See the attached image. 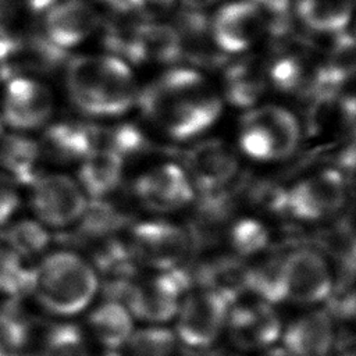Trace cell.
Here are the masks:
<instances>
[{
    "label": "cell",
    "instance_id": "42",
    "mask_svg": "<svg viewBox=\"0 0 356 356\" xmlns=\"http://www.w3.org/2000/svg\"><path fill=\"white\" fill-rule=\"evenodd\" d=\"M257 356H291V355L284 348L270 346V348L264 349L261 353H259Z\"/></svg>",
    "mask_w": 356,
    "mask_h": 356
},
{
    "label": "cell",
    "instance_id": "3",
    "mask_svg": "<svg viewBox=\"0 0 356 356\" xmlns=\"http://www.w3.org/2000/svg\"><path fill=\"white\" fill-rule=\"evenodd\" d=\"M97 275L89 261L72 252L46 256L32 273L31 291L50 313L72 316L82 312L97 291Z\"/></svg>",
    "mask_w": 356,
    "mask_h": 356
},
{
    "label": "cell",
    "instance_id": "6",
    "mask_svg": "<svg viewBox=\"0 0 356 356\" xmlns=\"http://www.w3.org/2000/svg\"><path fill=\"white\" fill-rule=\"evenodd\" d=\"M346 182L337 170L312 174L284 191V214L302 221H320L343 206Z\"/></svg>",
    "mask_w": 356,
    "mask_h": 356
},
{
    "label": "cell",
    "instance_id": "10",
    "mask_svg": "<svg viewBox=\"0 0 356 356\" xmlns=\"http://www.w3.org/2000/svg\"><path fill=\"white\" fill-rule=\"evenodd\" d=\"M31 186L32 210L42 224L64 228L81 220L88 202L76 181L64 174H39Z\"/></svg>",
    "mask_w": 356,
    "mask_h": 356
},
{
    "label": "cell",
    "instance_id": "40",
    "mask_svg": "<svg viewBox=\"0 0 356 356\" xmlns=\"http://www.w3.org/2000/svg\"><path fill=\"white\" fill-rule=\"evenodd\" d=\"M60 0H25L26 7L32 13H44Z\"/></svg>",
    "mask_w": 356,
    "mask_h": 356
},
{
    "label": "cell",
    "instance_id": "31",
    "mask_svg": "<svg viewBox=\"0 0 356 356\" xmlns=\"http://www.w3.org/2000/svg\"><path fill=\"white\" fill-rule=\"evenodd\" d=\"M4 246L17 257H32L42 253L50 242V236L40 222L22 220L10 225L4 234Z\"/></svg>",
    "mask_w": 356,
    "mask_h": 356
},
{
    "label": "cell",
    "instance_id": "37",
    "mask_svg": "<svg viewBox=\"0 0 356 356\" xmlns=\"http://www.w3.org/2000/svg\"><path fill=\"white\" fill-rule=\"evenodd\" d=\"M146 21H156L170 13L177 0H124Z\"/></svg>",
    "mask_w": 356,
    "mask_h": 356
},
{
    "label": "cell",
    "instance_id": "35",
    "mask_svg": "<svg viewBox=\"0 0 356 356\" xmlns=\"http://www.w3.org/2000/svg\"><path fill=\"white\" fill-rule=\"evenodd\" d=\"M33 270H25L21 259L6 246H0V292L19 295L31 291Z\"/></svg>",
    "mask_w": 356,
    "mask_h": 356
},
{
    "label": "cell",
    "instance_id": "33",
    "mask_svg": "<svg viewBox=\"0 0 356 356\" xmlns=\"http://www.w3.org/2000/svg\"><path fill=\"white\" fill-rule=\"evenodd\" d=\"M29 356H88L81 330L74 324H57L47 328L38 350Z\"/></svg>",
    "mask_w": 356,
    "mask_h": 356
},
{
    "label": "cell",
    "instance_id": "43",
    "mask_svg": "<svg viewBox=\"0 0 356 356\" xmlns=\"http://www.w3.org/2000/svg\"><path fill=\"white\" fill-rule=\"evenodd\" d=\"M95 1H97V3H104V4H110V6H113V4H115V3H120V1H122V0H95Z\"/></svg>",
    "mask_w": 356,
    "mask_h": 356
},
{
    "label": "cell",
    "instance_id": "24",
    "mask_svg": "<svg viewBox=\"0 0 356 356\" xmlns=\"http://www.w3.org/2000/svg\"><path fill=\"white\" fill-rule=\"evenodd\" d=\"M124 159L117 153L97 147L81 160L78 184L92 200H99L111 193L121 182Z\"/></svg>",
    "mask_w": 356,
    "mask_h": 356
},
{
    "label": "cell",
    "instance_id": "1",
    "mask_svg": "<svg viewBox=\"0 0 356 356\" xmlns=\"http://www.w3.org/2000/svg\"><path fill=\"white\" fill-rule=\"evenodd\" d=\"M140 114L167 138L188 140L204 134L220 117L222 100L196 68L179 65L138 90Z\"/></svg>",
    "mask_w": 356,
    "mask_h": 356
},
{
    "label": "cell",
    "instance_id": "12",
    "mask_svg": "<svg viewBox=\"0 0 356 356\" xmlns=\"http://www.w3.org/2000/svg\"><path fill=\"white\" fill-rule=\"evenodd\" d=\"M185 172L195 191L210 193L227 188L236 177V152L221 139H204L191 146L184 156Z\"/></svg>",
    "mask_w": 356,
    "mask_h": 356
},
{
    "label": "cell",
    "instance_id": "25",
    "mask_svg": "<svg viewBox=\"0 0 356 356\" xmlns=\"http://www.w3.org/2000/svg\"><path fill=\"white\" fill-rule=\"evenodd\" d=\"M40 149L36 142L19 134H0V167L17 184H32L39 175Z\"/></svg>",
    "mask_w": 356,
    "mask_h": 356
},
{
    "label": "cell",
    "instance_id": "22",
    "mask_svg": "<svg viewBox=\"0 0 356 356\" xmlns=\"http://www.w3.org/2000/svg\"><path fill=\"white\" fill-rule=\"evenodd\" d=\"M284 349L291 356H327L334 345V325L323 310L293 320L281 334Z\"/></svg>",
    "mask_w": 356,
    "mask_h": 356
},
{
    "label": "cell",
    "instance_id": "18",
    "mask_svg": "<svg viewBox=\"0 0 356 356\" xmlns=\"http://www.w3.org/2000/svg\"><path fill=\"white\" fill-rule=\"evenodd\" d=\"M178 38L181 61L191 68H218L225 64V57L214 42L210 19L203 11L182 8L172 24Z\"/></svg>",
    "mask_w": 356,
    "mask_h": 356
},
{
    "label": "cell",
    "instance_id": "17",
    "mask_svg": "<svg viewBox=\"0 0 356 356\" xmlns=\"http://www.w3.org/2000/svg\"><path fill=\"white\" fill-rule=\"evenodd\" d=\"M65 60V50L54 46L46 36H0V71L7 78L49 72Z\"/></svg>",
    "mask_w": 356,
    "mask_h": 356
},
{
    "label": "cell",
    "instance_id": "19",
    "mask_svg": "<svg viewBox=\"0 0 356 356\" xmlns=\"http://www.w3.org/2000/svg\"><path fill=\"white\" fill-rule=\"evenodd\" d=\"M100 24L99 13L85 0H60L46 11L44 36L67 50L81 44Z\"/></svg>",
    "mask_w": 356,
    "mask_h": 356
},
{
    "label": "cell",
    "instance_id": "20",
    "mask_svg": "<svg viewBox=\"0 0 356 356\" xmlns=\"http://www.w3.org/2000/svg\"><path fill=\"white\" fill-rule=\"evenodd\" d=\"M146 19L136 14L124 0L111 6L110 11L100 19L102 43L110 56H114L127 64H140L139 39Z\"/></svg>",
    "mask_w": 356,
    "mask_h": 356
},
{
    "label": "cell",
    "instance_id": "27",
    "mask_svg": "<svg viewBox=\"0 0 356 356\" xmlns=\"http://www.w3.org/2000/svg\"><path fill=\"white\" fill-rule=\"evenodd\" d=\"M296 15L309 29L335 35L350 21L352 0H298Z\"/></svg>",
    "mask_w": 356,
    "mask_h": 356
},
{
    "label": "cell",
    "instance_id": "32",
    "mask_svg": "<svg viewBox=\"0 0 356 356\" xmlns=\"http://www.w3.org/2000/svg\"><path fill=\"white\" fill-rule=\"evenodd\" d=\"M124 346L128 356H171L177 348V335L167 327L153 324L134 330Z\"/></svg>",
    "mask_w": 356,
    "mask_h": 356
},
{
    "label": "cell",
    "instance_id": "28",
    "mask_svg": "<svg viewBox=\"0 0 356 356\" xmlns=\"http://www.w3.org/2000/svg\"><path fill=\"white\" fill-rule=\"evenodd\" d=\"M139 51L142 63L156 61L163 64L181 63L179 44L172 25L146 21L140 31Z\"/></svg>",
    "mask_w": 356,
    "mask_h": 356
},
{
    "label": "cell",
    "instance_id": "13",
    "mask_svg": "<svg viewBox=\"0 0 356 356\" xmlns=\"http://www.w3.org/2000/svg\"><path fill=\"white\" fill-rule=\"evenodd\" d=\"M266 14L248 0L221 6L210 19L216 44L224 54H239L252 47L266 32Z\"/></svg>",
    "mask_w": 356,
    "mask_h": 356
},
{
    "label": "cell",
    "instance_id": "11",
    "mask_svg": "<svg viewBox=\"0 0 356 356\" xmlns=\"http://www.w3.org/2000/svg\"><path fill=\"white\" fill-rule=\"evenodd\" d=\"M281 281L284 300L314 305L331 295L332 275L325 259L316 250L299 248L282 256Z\"/></svg>",
    "mask_w": 356,
    "mask_h": 356
},
{
    "label": "cell",
    "instance_id": "5",
    "mask_svg": "<svg viewBox=\"0 0 356 356\" xmlns=\"http://www.w3.org/2000/svg\"><path fill=\"white\" fill-rule=\"evenodd\" d=\"M274 39L273 54L266 60L268 82L282 93L309 97L321 65L314 60L312 43L292 32Z\"/></svg>",
    "mask_w": 356,
    "mask_h": 356
},
{
    "label": "cell",
    "instance_id": "41",
    "mask_svg": "<svg viewBox=\"0 0 356 356\" xmlns=\"http://www.w3.org/2000/svg\"><path fill=\"white\" fill-rule=\"evenodd\" d=\"M184 4V8H189V10H197V11H203L204 8L210 7L211 4H214L218 0H181Z\"/></svg>",
    "mask_w": 356,
    "mask_h": 356
},
{
    "label": "cell",
    "instance_id": "29",
    "mask_svg": "<svg viewBox=\"0 0 356 356\" xmlns=\"http://www.w3.org/2000/svg\"><path fill=\"white\" fill-rule=\"evenodd\" d=\"M96 149H108L124 160L129 156L145 153L150 149V140L145 132L134 124H118L111 127L95 125Z\"/></svg>",
    "mask_w": 356,
    "mask_h": 356
},
{
    "label": "cell",
    "instance_id": "23",
    "mask_svg": "<svg viewBox=\"0 0 356 356\" xmlns=\"http://www.w3.org/2000/svg\"><path fill=\"white\" fill-rule=\"evenodd\" d=\"M39 149L40 153L54 161H81L96 149L95 125L81 122H58L50 125L43 134Z\"/></svg>",
    "mask_w": 356,
    "mask_h": 356
},
{
    "label": "cell",
    "instance_id": "8",
    "mask_svg": "<svg viewBox=\"0 0 356 356\" xmlns=\"http://www.w3.org/2000/svg\"><path fill=\"white\" fill-rule=\"evenodd\" d=\"M229 302L216 291L202 288L188 293L177 310V338L203 349L216 342L225 327Z\"/></svg>",
    "mask_w": 356,
    "mask_h": 356
},
{
    "label": "cell",
    "instance_id": "4",
    "mask_svg": "<svg viewBox=\"0 0 356 356\" xmlns=\"http://www.w3.org/2000/svg\"><path fill=\"white\" fill-rule=\"evenodd\" d=\"M300 125L296 117L277 104L253 106L239 122L241 150L257 161H281L298 149Z\"/></svg>",
    "mask_w": 356,
    "mask_h": 356
},
{
    "label": "cell",
    "instance_id": "30",
    "mask_svg": "<svg viewBox=\"0 0 356 356\" xmlns=\"http://www.w3.org/2000/svg\"><path fill=\"white\" fill-rule=\"evenodd\" d=\"M281 264L282 257H270L252 267H246V289L254 292L260 300L270 305L282 302Z\"/></svg>",
    "mask_w": 356,
    "mask_h": 356
},
{
    "label": "cell",
    "instance_id": "9",
    "mask_svg": "<svg viewBox=\"0 0 356 356\" xmlns=\"http://www.w3.org/2000/svg\"><path fill=\"white\" fill-rule=\"evenodd\" d=\"M189 286V275L175 267L168 271L132 282L124 305L131 316L153 324L171 320L178 310L182 293Z\"/></svg>",
    "mask_w": 356,
    "mask_h": 356
},
{
    "label": "cell",
    "instance_id": "14",
    "mask_svg": "<svg viewBox=\"0 0 356 356\" xmlns=\"http://www.w3.org/2000/svg\"><path fill=\"white\" fill-rule=\"evenodd\" d=\"M50 89L31 78L14 76L8 79L3 97V118L15 131H31L43 127L53 113Z\"/></svg>",
    "mask_w": 356,
    "mask_h": 356
},
{
    "label": "cell",
    "instance_id": "34",
    "mask_svg": "<svg viewBox=\"0 0 356 356\" xmlns=\"http://www.w3.org/2000/svg\"><path fill=\"white\" fill-rule=\"evenodd\" d=\"M228 239L238 256H253L267 248L268 231L257 220L242 218L231 225Z\"/></svg>",
    "mask_w": 356,
    "mask_h": 356
},
{
    "label": "cell",
    "instance_id": "36",
    "mask_svg": "<svg viewBox=\"0 0 356 356\" xmlns=\"http://www.w3.org/2000/svg\"><path fill=\"white\" fill-rule=\"evenodd\" d=\"M19 203L17 182L4 171H0V227L14 214Z\"/></svg>",
    "mask_w": 356,
    "mask_h": 356
},
{
    "label": "cell",
    "instance_id": "26",
    "mask_svg": "<svg viewBox=\"0 0 356 356\" xmlns=\"http://www.w3.org/2000/svg\"><path fill=\"white\" fill-rule=\"evenodd\" d=\"M89 328L102 345L115 350L125 345L134 331L132 316L125 305L106 300L90 313Z\"/></svg>",
    "mask_w": 356,
    "mask_h": 356
},
{
    "label": "cell",
    "instance_id": "39",
    "mask_svg": "<svg viewBox=\"0 0 356 356\" xmlns=\"http://www.w3.org/2000/svg\"><path fill=\"white\" fill-rule=\"evenodd\" d=\"M15 0H0V36L8 33V25L15 17Z\"/></svg>",
    "mask_w": 356,
    "mask_h": 356
},
{
    "label": "cell",
    "instance_id": "44",
    "mask_svg": "<svg viewBox=\"0 0 356 356\" xmlns=\"http://www.w3.org/2000/svg\"><path fill=\"white\" fill-rule=\"evenodd\" d=\"M103 356H121V355H118L117 352H114V350H111V352H107V353H104Z\"/></svg>",
    "mask_w": 356,
    "mask_h": 356
},
{
    "label": "cell",
    "instance_id": "7",
    "mask_svg": "<svg viewBox=\"0 0 356 356\" xmlns=\"http://www.w3.org/2000/svg\"><path fill=\"white\" fill-rule=\"evenodd\" d=\"M128 248L135 261L159 271H168L178 267L188 256L191 236L172 222L142 221L132 227Z\"/></svg>",
    "mask_w": 356,
    "mask_h": 356
},
{
    "label": "cell",
    "instance_id": "38",
    "mask_svg": "<svg viewBox=\"0 0 356 356\" xmlns=\"http://www.w3.org/2000/svg\"><path fill=\"white\" fill-rule=\"evenodd\" d=\"M248 1L256 4L264 14L277 17V15L288 14L293 0H248Z\"/></svg>",
    "mask_w": 356,
    "mask_h": 356
},
{
    "label": "cell",
    "instance_id": "2",
    "mask_svg": "<svg viewBox=\"0 0 356 356\" xmlns=\"http://www.w3.org/2000/svg\"><path fill=\"white\" fill-rule=\"evenodd\" d=\"M65 86L74 106L89 117H117L136 102L129 64L110 54L76 56L67 61Z\"/></svg>",
    "mask_w": 356,
    "mask_h": 356
},
{
    "label": "cell",
    "instance_id": "16",
    "mask_svg": "<svg viewBox=\"0 0 356 356\" xmlns=\"http://www.w3.org/2000/svg\"><path fill=\"white\" fill-rule=\"evenodd\" d=\"M225 325L232 343L242 350H264L281 337V320L273 305L259 300L228 309Z\"/></svg>",
    "mask_w": 356,
    "mask_h": 356
},
{
    "label": "cell",
    "instance_id": "15",
    "mask_svg": "<svg viewBox=\"0 0 356 356\" xmlns=\"http://www.w3.org/2000/svg\"><path fill=\"white\" fill-rule=\"evenodd\" d=\"M134 192L145 207L159 213L179 210L195 196L188 174L174 163L160 164L140 174L134 184Z\"/></svg>",
    "mask_w": 356,
    "mask_h": 356
},
{
    "label": "cell",
    "instance_id": "21",
    "mask_svg": "<svg viewBox=\"0 0 356 356\" xmlns=\"http://www.w3.org/2000/svg\"><path fill=\"white\" fill-rule=\"evenodd\" d=\"M266 60L242 56L224 64L222 90L225 99L236 107H253L267 88Z\"/></svg>",
    "mask_w": 356,
    "mask_h": 356
}]
</instances>
